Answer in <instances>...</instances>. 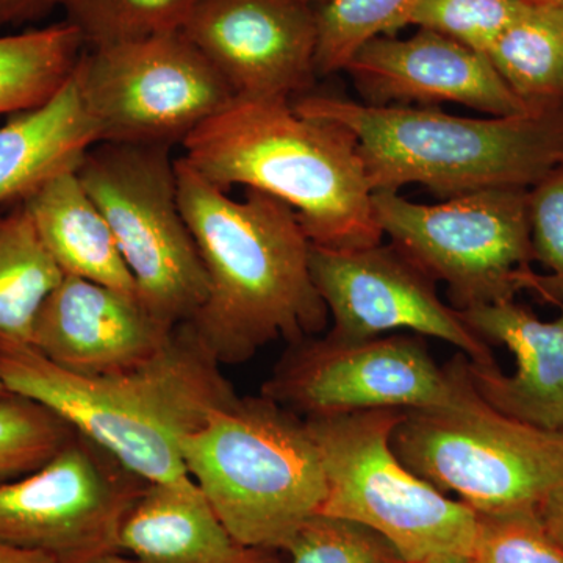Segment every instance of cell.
Masks as SVG:
<instances>
[{"label": "cell", "mask_w": 563, "mask_h": 563, "mask_svg": "<svg viewBox=\"0 0 563 563\" xmlns=\"http://www.w3.org/2000/svg\"><path fill=\"white\" fill-rule=\"evenodd\" d=\"M201 0H60L87 49L181 31Z\"/></svg>", "instance_id": "obj_24"}, {"label": "cell", "mask_w": 563, "mask_h": 563, "mask_svg": "<svg viewBox=\"0 0 563 563\" xmlns=\"http://www.w3.org/2000/svg\"><path fill=\"white\" fill-rule=\"evenodd\" d=\"M301 2L309 3V5L314 7L322 5V3L331 2V0H301Z\"/></svg>", "instance_id": "obj_36"}, {"label": "cell", "mask_w": 563, "mask_h": 563, "mask_svg": "<svg viewBox=\"0 0 563 563\" xmlns=\"http://www.w3.org/2000/svg\"><path fill=\"white\" fill-rule=\"evenodd\" d=\"M284 551L291 563H406L373 529L322 514L310 517Z\"/></svg>", "instance_id": "obj_27"}, {"label": "cell", "mask_w": 563, "mask_h": 563, "mask_svg": "<svg viewBox=\"0 0 563 563\" xmlns=\"http://www.w3.org/2000/svg\"><path fill=\"white\" fill-rule=\"evenodd\" d=\"M74 435L68 422L27 396L0 399V485L38 470Z\"/></svg>", "instance_id": "obj_26"}, {"label": "cell", "mask_w": 563, "mask_h": 563, "mask_svg": "<svg viewBox=\"0 0 563 563\" xmlns=\"http://www.w3.org/2000/svg\"><path fill=\"white\" fill-rule=\"evenodd\" d=\"M291 103L354 135L373 192L417 184L446 201L490 188L529 190L563 161V103L488 118L324 95L299 96Z\"/></svg>", "instance_id": "obj_4"}, {"label": "cell", "mask_w": 563, "mask_h": 563, "mask_svg": "<svg viewBox=\"0 0 563 563\" xmlns=\"http://www.w3.org/2000/svg\"><path fill=\"white\" fill-rule=\"evenodd\" d=\"M488 60L533 109L563 103V5L525 0L487 52Z\"/></svg>", "instance_id": "obj_22"}, {"label": "cell", "mask_w": 563, "mask_h": 563, "mask_svg": "<svg viewBox=\"0 0 563 563\" xmlns=\"http://www.w3.org/2000/svg\"><path fill=\"white\" fill-rule=\"evenodd\" d=\"M459 313L485 342L512 352L517 365L506 376L499 369L484 372L468 361L477 395L507 417L563 432V307L551 321L540 320L515 299Z\"/></svg>", "instance_id": "obj_17"}, {"label": "cell", "mask_w": 563, "mask_h": 563, "mask_svg": "<svg viewBox=\"0 0 563 563\" xmlns=\"http://www.w3.org/2000/svg\"><path fill=\"white\" fill-rule=\"evenodd\" d=\"M0 563H58L52 555L41 551L25 550L0 540Z\"/></svg>", "instance_id": "obj_32"}, {"label": "cell", "mask_w": 563, "mask_h": 563, "mask_svg": "<svg viewBox=\"0 0 563 563\" xmlns=\"http://www.w3.org/2000/svg\"><path fill=\"white\" fill-rule=\"evenodd\" d=\"M87 49L80 32L63 21L0 35V114H20L54 98Z\"/></svg>", "instance_id": "obj_23"}, {"label": "cell", "mask_w": 563, "mask_h": 563, "mask_svg": "<svg viewBox=\"0 0 563 563\" xmlns=\"http://www.w3.org/2000/svg\"><path fill=\"white\" fill-rule=\"evenodd\" d=\"M310 272L331 317L329 335L363 340L407 331L453 344L484 372L499 369L490 343L440 299L437 282L391 243L361 250L312 244Z\"/></svg>", "instance_id": "obj_13"}, {"label": "cell", "mask_w": 563, "mask_h": 563, "mask_svg": "<svg viewBox=\"0 0 563 563\" xmlns=\"http://www.w3.org/2000/svg\"><path fill=\"white\" fill-rule=\"evenodd\" d=\"M11 391H9V388L5 387V384L2 383V379H0V399L5 398V396H9Z\"/></svg>", "instance_id": "obj_37"}, {"label": "cell", "mask_w": 563, "mask_h": 563, "mask_svg": "<svg viewBox=\"0 0 563 563\" xmlns=\"http://www.w3.org/2000/svg\"><path fill=\"white\" fill-rule=\"evenodd\" d=\"M404 410H365L307 418L322 463L320 512L366 526L402 561L440 554L472 555L477 514L415 474L391 446Z\"/></svg>", "instance_id": "obj_6"}, {"label": "cell", "mask_w": 563, "mask_h": 563, "mask_svg": "<svg viewBox=\"0 0 563 563\" xmlns=\"http://www.w3.org/2000/svg\"><path fill=\"white\" fill-rule=\"evenodd\" d=\"M60 9V0H0V35L3 31L38 22Z\"/></svg>", "instance_id": "obj_31"}, {"label": "cell", "mask_w": 563, "mask_h": 563, "mask_svg": "<svg viewBox=\"0 0 563 563\" xmlns=\"http://www.w3.org/2000/svg\"><path fill=\"white\" fill-rule=\"evenodd\" d=\"M262 395L303 420L365 410L461 409L481 399L465 355L440 366L424 336L410 332L363 340L325 333L292 343Z\"/></svg>", "instance_id": "obj_9"}, {"label": "cell", "mask_w": 563, "mask_h": 563, "mask_svg": "<svg viewBox=\"0 0 563 563\" xmlns=\"http://www.w3.org/2000/svg\"><path fill=\"white\" fill-rule=\"evenodd\" d=\"M147 484L76 432L38 470L0 485V540L58 563L121 553V526Z\"/></svg>", "instance_id": "obj_12"}, {"label": "cell", "mask_w": 563, "mask_h": 563, "mask_svg": "<svg viewBox=\"0 0 563 563\" xmlns=\"http://www.w3.org/2000/svg\"><path fill=\"white\" fill-rule=\"evenodd\" d=\"M523 5L525 0H420L409 25L440 33L487 55Z\"/></svg>", "instance_id": "obj_29"}, {"label": "cell", "mask_w": 563, "mask_h": 563, "mask_svg": "<svg viewBox=\"0 0 563 563\" xmlns=\"http://www.w3.org/2000/svg\"><path fill=\"white\" fill-rule=\"evenodd\" d=\"M181 146L188 165L222 190L239 185L290 206L317 246L383 243L354 135L288 99L235 98Z\"/></svg>", "instance_id": "obj_3"}, {"label": "cell", "mask_w": 563, "mask_h": 563, "mask_svg": "<svg viewBox=\"0 0 563 563\" xmlns=\"http://www.w3.org/2000/svg\"><path fill=\"white\" fill-rule=\"evenodd\" d=\"M533 258L547 274L533 272L526 280L543 302L563 307V161L528 190Z\"/></svg>", "instance_id": "obj_28"}, {"label": "cell", "mask_w": 563, "mask_h": 563, "mask_svg": "<svg viewBox=\"0 0 563 563\" xmlns=\"http://www.w3.org/2000/svg\"><path fill=\"white\" fill-rule=\"evenodd\" d=\"M185 221L209 292L188 324L221 365H240L284 339L318 335L331 317L310 272L309 236L290 206L257 190L243 199L176 158Z\"/></svg>", "instance_id": "obj_1"}, {"label": "cell", "mask_w": 563, "mask_h": 563, "mask_svg": "<svg viewBox=\"0 0 563 563\" xmlns=\"http://www.w3.org/2000/svg\"><path fill=\"white\" fill-rule=\"evenodd\" d=\"M344 70L366 106L457 103L488 117L539 110L507 87L487 55L424 29L409 38L385 35L368 41Z\"/></svg>", "instance_id": "obj_15"}, {"label": "cell", "mask_w": 563, "mask_h": 563, "mask_svg": "<svg viewBox=\"0 0 563 563\" xmlns=\"http://www.w3.org/2000/svg\"><path fill=\"white\" fill-rule=\"evenodd\" d=\"M181 32L235 98L292 101L317 79V18L301 0H201Z\"/></svg>", "instance_id": "obj_14"}, {"label": "cell", "mask_w": 563, "mask_h": 563, "mask_svg": "<svg viewBox=\"0 0 563 563\" xmlns=\"http://www.w3.org/2000/svg\"><path fill=\"white\" fill-rule=\"evenodd\" d=\"M188 322L146 362L122 372L77 374L32 346L0 347V379L62 417L146 483L190 476L181 440L239 398Z\"/></svg>", "instance_id": "obj_2"}, {"label": "cell", "mask_w": 563, "mask_h": 563, "mask_svg": "<svg viewBox=\"0 0 563 563\" xmlns=\"http://www.w3.org/2000/svg\"><path fill=\"white\" fill-rule=\"evenodd\" d=\"M373 206L393 246L444 282L459 312L514 301L533 273L528 188H490L439 203L377 191Z\"/></svg>", "instance_id": "obj_10"}, {"label": "cell", "mask_w": 563, "mask_h": 563, "mask_svg": "<svg viewBox=\"0 0 563 563\" xmlns=\"http://www.w3.org/2000/svg\"><path fill=\"white\" fill-rule=\"evenodd\" d=\"M559 3H562V5H563V2H559Z\"/></svg>", "instance_id": "obj_40"}, {"label": "cell", "mask_w": 563, "mask_h": 563, "mask_svg": "<svg viewBox=\"0 0 563 563\" xmlns=\"http://www.w3.org/2000/svg\"><path fill=\"white\" fill-rule=\"evenodd\" d=\"M472 563H563V544L539 510L477 515Z\"/></svg>", "instance_id": "obj_30"}, {"label": "cell", "mask_w": 563, "mask_h": 563, "mask_svg": "<svg viewBox=\"0 0 563 563\" xmlns=\"http://www.w3.org/2000/svg\"><path fill=\"white\" fill-rule=\"evenodd\" d=\"M168 146L98 143L77 174L109 222L136 298L177 328L206 302L209 280L185 221Z\"/></svg>", "instance_id": "obj_7"}, {"label": "cell", "mask_w": 563, "mask_h": 563, "mask_svg": "<svg viewBox=\"0 0 563 563\" xmlns=\"http://www.w3.org/2000/svg\"><path fill=\"white\" fill-rule=\"evenodd\" d=\"M261 563H276V562H274L273 559L269 558V555H266V558L263 559V561Z\"/></svg>", "instance_id": "obj_38"}, {"label": "cell", "mask_w": 563, "mask_h": 563, "mask_svg": "<svg viewBox=\"0 0 563 563\" xmlns=\"http://www.w3.org/2000/svg\"><path fill=\"white\" fill-rule=\"evenodd\" d=\"M84 563H140L136 562L135 559L129 558L128 554L124 553H111L101 555V558L92 559V561L84 562Z\"/></svg>", "instance_id": "obj_35"}, {"label": "cell", "mask_w": 563, "mask_h": 563, "mask_svg": "<svg viewBox=\"0 0 563 563\" xmlns=\"http://www.w3.org/2000/svg\"><path fill=\"white\" fill-rule=\"evenodd\" d=\"M540 515L550 532L563 544V492L544 504Z\"/></svg>", "instance_id": "obj_33"}, {"label": "cell", "mask_w": 563, "mask_h": 563, "mask_svg": "<svg viewBox=\"0 0 563 563\" xmlns=\"http://www.w3.org/2000/svg\"><path fill=\"white\" fill-rule=\"evenodd\" d=\"M536 2H563V0H536Z\"/></svg>", "instance_id": "obj_39"}, {"label": "cell", "mask_w": 563, "mask_h": 563, "mask_svg": "<svg viewBox=\"0 0 563 563\" xmlns=\"http://www.w3.org/2000/svg\"><path fill=\"white\" fill-rule=\"evenodd\" d=\"M63 277L24 203L0 207V347L31 346L40 309Z\"/></svg>", "instance_id": "obj_21"}, {"label": "cell", "mask_w": 563, "mask_h": 563, "mask_svg": "<svg viewBox=\"0 0 563 563\" xmlns=\"http://www.w3.org/2000/svg\"><path fill=\"white\" fill-rule=\"evenodd\" d=\"M174 329L135 295L65 276L40 309L31 346L63 369L96 376L146 362Z\"/></svg>", "instance_id": "obj_16"}, {"label": "cell", "mask_w": 563, "mask_h": 563, "mask_svg": "<svg viewBox=\"0 0 563 563\" xmlns=\"http://www.w3.org/2000/svg\"><path fill=\"white\" fill-rule=\"evenodd\" d=\"M192 481L233 539L251 550L287 548L320 512L325 479L302 417L266 398H236L181 440Z\"/></svg>", "instance_id": "obj_5"}, {"label": "cell", "mask_w": 563, "mask_h": 563, "mask_svg": "<svg viewBox=\"0 0 563 563\" xmlns=\"http://www.w3.org/2000/svg\"><path fill=\"white\" fill-rule=\"evenodd\" d=\"M22 203L65 276L136 296L109 222L85 190L77 169L52 177Z\"/></svg>", "instance_id": "obj_20"}, {"label": "cell", "mask_w": 563, "mask_h": 563, "mask_svg": "<svg viewBox=\"0 0 563 563\" xmlns=\"http://www.w3.org/2000/svg\"><path fill=\"white\" fill-rule=\"evenodd\" d=\"M391 446L415 474L477 515L540 512L563 492V432L515 420L483 398L404 412Z\"/></svg>", "instance_id": "obj_8"}, {"label": "cell", "mask_w": 563, "mask_h": 563, "mask_svg": "<svg viewBox=\"0 0 563 563\" xmlns=\"http://www.w3.org/2000/svg\"><path fill=\"white\" fill-rule=\"evenodd\" d=\"M99 143H184L235 99L181 31L85 49L73 74Z\"/></svg>", "instance_id": "obj_11"}, {"label": "cell", "mask_w": 563, "mask_h": 563, "mask_svg": "<svg viewBox=\"0 0 563 563\" xmlns=\"http://www.w3.org/2000/svg\"><path fill=\"white\" fill-rule=\"evenodd\" d=\"M415 563H472L470 555L463 554H440L432 555V558L424 559V561Z\"/></svg>", "instance_id": "obj_34"}, {"label": "cell", "mask_w": 563, "mask_h": 563, "mask_svg": "<svg viewBox=\"0 0 563 563\" xmlns=\"http://www.w3.org/2000/svg\"><path fill=\"white\" fill-rule=\"evenodd\" d=\"M120 551L140 563H261L233 539L191 476L147 484L125 517Z\"/></svg>", "instance_id": "obj_18"}, {"label": "cell", "mask_w": 563, "mask_h": 563, "mask_svg": "<svg viewBox=\"0 0 563 563\" xmlns=\"http://www.w3.org/2000/svg\"><path fill=\"white\" fill-rule=\"evenodd\" d=\"M420 0H331L314 7L318 76L344 70L362 46L409 25Z\"/></svg>", "instance_id": "obj_25"}, {"label": "cell", "mask_w": 563, "mask_h": 563, "mask_svg": "<svg viewBox=\"0 0 563 563\" xmlns=\"http://www.w3.org/2000/svg\"><path fill=\"white\" fill-rule=\"evenodd\" d=\"M98 132L70 77L54 98L0 128V207L24 202L52 177L79 168Z\"/></svg>", "instance_id": "obj_19"}]
</instances>
